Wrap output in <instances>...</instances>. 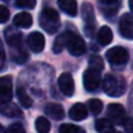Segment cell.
I'll list each match as a JSON object with an SVG mask.
<instances>
[{
	"instance_id": "1",
	"label": "cell",
	"mask_w": 133,
	"mask_h": 133,
	"mask_svg": "<svg viewBox=\"0 0 133 133\" xmlns=\"http://www.w3.org/2000/svg\"><path fill=\"white\" fill-rule=\"evenodd\" d=\"M103 90L110 97H120L126 91V81L123 76L109 74L104 77Z\"/></svg>"
},
{
	"instance_id": "2",
	"label": "cell",
	"mask_w": 133,
	"mask_h": 133,
	"mask_svg": "<svg viewBox=\"0 0 133 133\" xmlns=\"http://www.w3.org/2000/svg\"><path fill=\"white\" fill-rule=\"evenodd\" d=\"M39 22L41 28H43L49 34L56 33L61 25L58 13L54 8H50V7H44L42 9V12L40 13Z\"/></svg>"
},
{
	"instance_id": "3",
	"label": "cell",
	"mask_w": 133,
	"mask_h": 133,
	"mask_svg": "<svg viewBox=\"0 0 133 133\" xmlns=\"http://www.w3.org/2000/svg\"><path fill=\"white\" fill-rule=\"evenodd\" d=\"M65 47L72 56H81L87 50V46H85L84 40L81 36H78V35L74 34L71 32H69Z\"/></svg>"
},
{
	"instance_id": "4",
	"label": "cell",
	"mask_w": 133,
	"mask_h": 133,
	"mask_svg": "<svg viewBox=\"0 0 133 133\" xmlns=\"http://www.w3.org/2000/svg\"><path fill=\"white\" fill-rule=\"evenodd\" d=\"M106 60L112 65H123L129 61V53L124 47H112L106 51Z\"/></svg>"
},
{
	"instance_id": "5",
	"label": "cell",
	"mask_w": 133,
	"mask_h": 133,
	"mask_svg": "<svg viewBox=\"0 0 133 133\" xmlns=\"http://www.w3.org/2000/svg\"><path fill=\"white\" fill-rule=\"evenodd\" d=\"M101 84V71L92 68H88L83 74V85L85 90L94 92L98 89Z\"/></svg>"
},
{
	"instance_id": "6",
	"label": "cell",
	"mask_w": 133,
	"mask_h": 133,
	"mask_svg": "<svg viewBox=\"0 0 133 133\" xmlns=\"http://www.w3.org/2000/svg\"><path fill=\"white\" fill-rule=\"evenodd\" d=\"M82 16L85 22V32L87 34H91L96 26V18H95V11L94 7L89 2H84L82 5ZM88 35V36H89Z\"/></svg>"
},
{
	"instance_id": "7",
	"label": "cell",
	"mask_w": 133,
	"mask_h": 133,
	"mask_svg": "<svg viewBox=\"0 0 133 133\" xmlns=\"http://www.w3.org/2000/svg\"><path fill=\"white\" fill-rule=\"evenodd\" d=\"M108 116L113 123L118 125H124L127 119L124 106L118 103H112L108 106Z\"/></svg>"
},
{
	"instance_id": "8",
	"label": "cell",
	"mask_w": 133,
	"mask_h": 133,
	"mask_svg": "<svg viewBox=\"0 0 133 133\" xmlns=\"http://www.w3.org/2000/svg\"><path fill=\"white\" fill-rule=\"evenodd\" d=\"M13 91H12V77L4 76L0 77V105L11 102Z\"/></svg>"
},
{
	"instance_id": "9",
	"label": "cell",
	"mask_w": 133,
	"mask_h": 133,
	"mask_svg": "<svg viewBox=\"0 0 133 133\" xmlns=\"http://www.w3.org/2000/svg\"><path fill=\"white\" fill-rule=\"evenodd\" d=\"M119 32L123 37L133 40V15L125 13L119 21Z\"/></svg>"
},
{
	"instance_id": "10",
	"label": "cell",
	"mask_w": 133,
	"mask_h": 133,
	"mask_svg": "<svg viewBox=\"0 0 133 133\" xmlns=\"http://www.w3.org/2000/svg\"><path fill=\"white\" fill-rule=\"evenodd\" d=\"M58 87L63 95L71 97L75 92V82H74L72 76L69 72H63L58 77Z\"/></svg>"
},
{
	"instance_id": "11",
	"label": "cell",
	"mask_w": 133,
	"mask_h": 133,
	"mask_svg": "<svg viewBox=\"0 0 133 133\" xmlns=\"http://www.w3.org/2000/svg\"><path fill=\"white\" fill-rule=\"evenodd\" d=\"M27 43L33 53H41L44 49L46 40H44V36L40 32H33L28 36Z\"/></svg>"
},
{
	"instance_id": "12",
	"label": "cell",
	"mask_w": 133,
	"mask_h": 133,
	"mask_svg": "<svg viewBox=\"0 0 133 133\" xmlns=\"http://www.w3.org/2000/svg\"><path fill=\"white\" fill-rule=\"evenodd\" d=\"M122 0H98L101 9L106 16H112L119 9Z\"/></svg>"
},
{
	"instance_id": "13",
	"label": "cell",
	"mask_w": 133,
	"mask_h": 133,
	"mask_svg": "<svg viewBox=\"0 0 133 133\" xmlns=\"http://www.w3.org/2000/svg\"><path fill=\"white\" fill-rule=\"evenodd\" d=\"M69 117L75 122H81L84 120L88 117V109L85 108L84 104L82 103H76L69 110Z\"/></svg>"
},
{
	"instance_id": "14",
	"label": "cell",
	"mask_w": 133,
	"mask_h": 133,
	"mask_svg": "<svg viewBox=\"0 0 133 133\" xmlns=\"http://www.w3.org/2000/svg\"><path fill=\"white\" fill-rule=\"evenodd\" d=\"M44 112H46L47 116H49L50 118H53L55 120H61L64 118V110H63V106L60 105V104L56 103L47 104Z\"/></svg>"
},
{
	"instance_id": "15",
	"label": "cell",
	"mask_w": 133,
	"mask_h": 133,
	"mask_svg": "<svg viewBox=\"0 0 133 133\" xmlns=\"http://www.w3.org/2000/svg\"><path fill=\"white\" fill-rule=\"evenodd\" d=\"M113 40V33L110 27L108 26H102L101 29L97 33V41L101 46H108Z\"/></svg>"
},
{
	"instance_id": "16",
	"label": "cell",
	"mask_w": 133,
	"mask_h": 133,
	"mask_svg": "<svg viewBox=\"0 0 133 133\" xmlns=\"http://www.w3.org/2000/svg\"><path fill=\"white\" fill-rule=\"evenodd\" d=\"M57 5L65 14L70 16H76L78 12L76 0H57Z\"/></svg>"
},
{
	"instance_id": "17",
	"label": "cell",
	"mask_w": 133,
	"mask_h": 133,
	"mask_svg": "<svg viewBox=\"0 0 133 133\" xmlns=\"http://www.w3.org/2000/svg\"><path fill=\"white\" fill-rule=\"evenodd\" d=\"M5 37H6V41L8 43V46L12 49L15 48H20L21 47V33L16 32L13 29H7L5 33Z\"/></svg>"
},
{
	"instance_id": "18",
	"label": "cell",
	"mask_w": 133,
	"mask_h": 133,
	"mask_svg": "<svg viewBox=\"0 0 133 133\" xmlns=\"http://www.w3.org/2000/svg\"><path fill=\"white\" fill-rule=\"evenodd\" d=\"M13 23L14 26L20 28H29L30 26L33 25V18L29 13H26V12H22V13H18L13 19Z\"/></svg>"
},
{
	"instance_id": "19",
	"label": "cell",
	"mask_w": 133,
	"mask_h": 133,
	"mask_svg": "<svg viewBox=\"0 0 133 133\" xmlns=\"http://www.w3.org/2000/svg\"><path fill=\"white\" fill-rule=\"evenodd\" d=\"M0 113L6 117H19L21 116V110L13 103H7L4 105H0Z\"/></svg>"
},
{
	"instance_id": "20",
	"label": "cell",
	"mask_w": 133,
	"mask_h": 133,
	"mask_svg": "<svg viewBox=\"0 0 133 133\" xmlns=\"http://www.w3.org/2000/svg\"><path fill=\"white\" fill-rule=\"evenodd\" d=\"M95 127H96V131L99 133H113L115 132V126H113L112 122L106 118H102V119H98L95 124Z\"/></svg>"
},
{
	"instance_id": "21",
	"label": "cell",
	"mask_w": 133,
	"mask_h": 133,
	"mask_svg": "<svg viewBox=\"0 0 133 133\" xmlns=\"http://www.w3.org/2000/svg\"><path fill=\"white\" fill-rule=\"evenodd\" d=\"M68 35H69V32H64V33H62L61 35H58V36L55 39L54 44H53V51L55 54H60L61 51L65 48L66 40H68Z\"/></svg>"
},
{
	"instance_id": "22",
	"label": "cell",
	"mask_w": 133,
	"mask_h": 133,
	"mask_svg": "<svg viewBox=\"0 0 133 133\" xmlns=\"http://www.w3.org/2000/svg\"><path fill=\"white\" fill-rule=\"evenodd\" d=\"M16 97H18L19 102H20V104L23 106V108L28 109V108L32 106L33 101H32V98L27 95V92L25 91V89H22V88H18V89H16Z\"/></svg>"
},
{
	"instance_id": "23",
	"label": "cell",
	"mask_w": 133,
	"mask_h": 133,
	"mask_svg": "<svg viewBox=\"0 0 133 133\" xmlns=\"http://www.w3.org/2000/svg\"><path fill=\"white\" fill-rule=\"evenodd\" d=\"M35 129L37 133H49L50 131V123L47 118L39 117L35 120Z\"/></svg>"
},
{
	"instance_id": "24",
	"label": "cell",
	"mask_w": 133,
	"mask_h": 133,
	"mask_svg": "<svg viewBox=\"0 0 133 133\" xmlns=\"http://www.w3.org/2000/svg\"><path fill=\"white\" fill-rule=\"evenodd\" d=\"M88 105H89V110L92 115H98L103 110V103H102L101 99H97V98L90 99Z\"/></svg>"
},
{
	"instance_id": "25",
	"label": "cell",
	"mask_w": 133,
	"mask_h": 133,
	"mask_svg": "<svg viewBox=\"0 0 133 133\" xmlns=\"http://www.w3.org/2000/svg\"><path fill=\"white\" fill-rule=\"evenodd\" d=\"M60 133H85V131L79 126H76L72 124H63L58 130Z\"/></svg>"
},
{
	"instance_id": "26",
	"label": "cell",
	"mask_w": 133,
	"mask_h": 133,
	"mask_svg": "<svg viewBox=\"0 0 133 133\" xmlns=\"http://www.w3.org/2000/svg\"><path fill=\"white\" fill-rule=\"evenodd\" d=\"M89 64H90V68L96 69V70H98V71L103 70V68H104L103 60H102L99 56H97V55H92L91 57H90Z\"/></svg>"
},
{
	"instance_id": "27",
	"label": "cell",
	"mask_w": 133,
	"mask_h": 133,
	"mask_svg": "<svg viewBox=\"0 0 133 133\" xmlns=\"http://www.w3.org/2000/svg\"><path fill=\"white\" fill-rule=\"evenodd\" d=\"M15 5L20 8L33 9L36 5V0H15Z\"/></svg>"
},
{
	"instance_id": "28",
	"label": "cell",
	"mask_w": 133,
	"mask_h": 133,
	"mask_svg": "<svg viewBox=\"0 0 133 133\" xmlns=\"http://www.w3.org/2000/svg\"><path fill=\"white\" fill-rule=\"evenodd\" d=\"M6 133H26V131L20 123H14V124L9 125Z\"/></svg>"
},
{
	"instance_id": "29",
	"label": "cell",
	"mask_w": 133,
	"mask_h": 133,
	"mask_svg": "<svg viewBox=\"0 0 133 133\" xmlns=\"http://www.w3.org/2000/svg\"><path fill=\"white\" fill-rule=\"evenodd\" d=\"M9 19V11L6 6H0V23L7 22V20Z\"/></svg>"
},
{
	"instance_id": "30",
	"label": "cell",
	"mask_w": 133,
	"mask_h": 133,
	"mask_svg": "<svg viewBox=\"0 0 133 133\" xmlns=\"http://www.w3.org/2000/svg\"><path fill=\"white\" fill-rule=\"evenodd\" d=\"M124 127L126 133H133V118L126 119V122L124 123Z\"/></svg>"
},
{
	"instance_id": "31",
	"label": "cell",
	"mask_w": 133,
	"mask_h": 133,
	"mask_svg": "<svg viewBox=\"0 0 133 133\" xmlns=\"http://www.w3.org/2000/svg\"><path fill=\"white\" fill-rule=\"evenodd\" d=\"M4 50H2V46H1V42H0V69H1L2 64H4Z\"/></svg>"
},
{
	"instance_id": "32",
	"label": "cell",
	"mask_w": 133,
	"mask_h": 133,
	"mask_svg": "<svg viewBox=\"0 0 133 133\" xmlns=\"http://www.w3.org/2000/svg\"><path fill=\"white\" fill-rule=\"evenodd\" d=\"M129 6L131 8V11L133 12V0H129Z\"/></svg>"
},
{
	"instance_id": "33",
	"label": "cell",
	"mask_w": 133,
	"mask_h": 133,
	"mask_svg": "<svg viewBox=\"0 0 133 133\" xmlns=\"http://www.w3.org/2000/svg\"><path fill=\"white\" fill-rule=\"evenodd\" d=\"M0 133H6V130H5V127L1 124H0Z\"/></svg>"
},
{
	"instance_id": "34",
	"label": "cell",
	"mask_w": 133,
	"mask_h": 133,
	"mask_svg": "<svg viewBox=\"0 0 133 133\" xmlns=\"http://www.w3.org/2000/svg\"><path fill=\"white\" fill-rule=\"evenodd\" d=\"M113 133H119V132H113Z\"/></svg>"
}]
</instances>
